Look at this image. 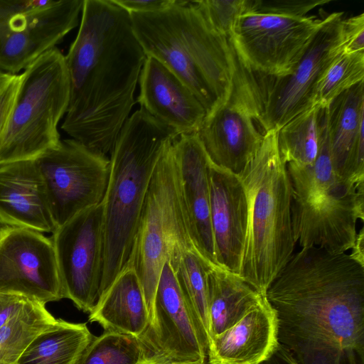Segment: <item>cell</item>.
<instances>
[{"label":"cell","instance_id":"cell-1","mask_svg":"<svg viewBox=\"0 0 364 364\" xmlns=\"http://www.w3.org/2000/svg\"><path fill=\"white\" fill-rule=\"evenodd\" d=\"M265 296L299 364H364V265L349 253L301 247Z\"/></svg>","mask_w":364,"mask_h":364},{"label":"cell","instance_id":"cell-2","mask_svg":"<svg viewBox=\"0 0 364 364\" xmlns=\"http://www.w3.org/2000/svg\"><path fill=\"white\" fill-rule=\"evenodd\" d=\"M77 36L65 55L70 95L61 129L107 156L134 105L146 60L130 14L113 0H84Z\"/></svg>","mask_w":364,"mask_h":364},{"label":"cell","instance_id":"cell-3","mask_svg":"<svg viewBox=\"0 0 364 364\" xmlns=\"http://www.w3.org/2000/svg\"><path fill=\"white\" fill-rule=\"evenodd\" d=\"M146 56L173 72L210 115L229 99L237 59L228 38L213 30L193 1L165 9L129 13Z\"/></svg>","mask_w":364,"mask_h":364},{"label":"cell","instance_id":"cell-4","mask_svg":"<svg viewBox=\"0 0 364 364\" xmlns=\"http://www.w3.org/2000/svg\"><path fill=\"white\" fill-rule=\"evenodd\" d=\"M178 136L142 108L129 117L119 134L102 202L105 242L99 299L128 265L154 170Z\"/></svg>","mask_w":364,"mask_h":364},{"label":"cell","instance_id":"cell-5","mask_svg":"<svg viewBox=\"0 0 364 364\" xmlns=\"http://www.w3.org/2000/svg\"><path fill=\"white\" fill-rule=\"evenodd\" d=\"M239 176L246 193L247 227L238 276L265 296L296 245L291 186L277 130L264 133L259 151Z\"/></svg>","mask_w":364,"mask_h":364},{"label":"cell","instance_id":"cell-6","mask_svg":"<svg viewBox=\"0 0 364 364\" xmlns=\"http://www.w3.org/2000/svg\"><path fill=\"white\" fill-rule=\"evenodd\" d=\"M318 140L311 165L287 164L291 186V225L295 243L334 253L353 247L357 222L364 220V186L338 176L332 167L327 107L318 112Z\"/></svg>","mask_w":364,"mask_h":364},{"label":"cell","instance_id":"cell-7","mask_svg":"<svg viewBox=\"0 0 364 364\" xmlns=\"http://www.w3.org/2000/svg\"><path fill=\"white\" fill-rule=\"evenodd\" d=\"M22 74L13 112L0 137V166L35 161L61 141L58 127L70 95L65 55L56 47L50 49Z\"/></svg>","mask_w":364,"mask_h":364},{"label":"cell","instance_id":"cell-8","mask_svg":"<svg viewBox=\"0 0 364 364\" xmlns=\"http://www.w3.org/2000/svg\"><path fill=\"white\" fill-rule=\"evenodd\" d=\"M173 143L161 156L151 176L127 265L134 269L141 283L149 325L164 263L196 248L183 205Z\"/></svg>","mask_w":364,"mask_h":364},{"label":"cell","instance_id":"cell-9","mask_svg":"<svg viewBox=\"0 0 364 364\" xmlns=\"http://www.w3.org/2000/svg\"><path fill=\"white\" fill-rule=\"evenodd\" d=\"M84 0H0V70L18 74L79 22Z\"/></svg>","mask_w":364,"mask_h":364},{"label":"cell","instance_id":"cell-10","mask_svg":"<svg viewBox=\"0 0 364 364\" xmlns=\"http://www.w3.org/2000/svg\"><path fill=\"white\" fill-rule=\"evenodd\" d=\"M322 23L314 16L249 12L235 21L229 40L246 70L282 77L292 72Z\"/></svg>","mask_w":364,"mask_h":364},{"label":"cell","instance_id":"cell-11","mask_svg":"<svg viewBox=\"0 0 364 364\" xmlns=\"http://www.w3.org/2000/svg\"><path fill=\"white\" fill-rule=\"evenodd\" d=\"M35 163L56 228L102 202L109 176L107 156L68 139Z\"/></svg>","mask_w":364,"mask_h":364},{"label":"cell","instance_id":"cell-12","mask_svg":"<svg viewBox=\"0 0 364 364\" xmlns=\"http://www.w3.org/2000/svg\"><path fill=\"white\" fill-rule=\"evenodd\" d=\"M260 100L254 77L237 60L229 99L205 117L196 132L213 165L239 176L254 159L264 134L256 127Z\"/></svg>","mask_w":364,"mask_h":364},{"label":"cell","instance_id":"cell-13","mask_svg":"<svg viewBox=\"0 0 364 364\" xmlns=\"http://www.w3.org/2000/svg\"><path fill=\"white\" fill-rule=\"evenodd\" d=\"M343 12L323 18L303 56L287 75L274 77L264 97L261 96L257 123L264 134L278 130L295 116L314 105L323 75L343 52Z\"/></svg>","mask_w":364,"mask_h":364},{"label":"cell","instance_id":"cell-14","mask_svg":"<svg viewBox=\"0 0 364 364\" xmlns=\"http://www.w3.org/2000/svg\"><path fill=\"white\" fill-rule=\"evenodd\" d=\"M50 239L63 299L90 313L100 297L103 271L102 203L80 212L55 228Z\"/></svg>","mask_w":364,"mask_h":364},{"label":"cell","instance_id":"cell-15","mask_svg":"<svg viewBox=\"0 0 364 364\" xmlns=\"http://www.w3.org/2000/svg\"><path fill=\"white\" fill-rule=\"evenodd\" d=\"M0 293L45 305L63 299L50 238L31 229L0 227Z\"/></svg>","mask_w":364,"mask_h":364},{"label":"cell","instance_id":"cell-16","mask_svg":"<svg viewBox=\"0 0 364 364\" xmlns=\"http://www.w3.org/2000/svg\"><path fill=\"white\" fill-rule=\"evenodd\" d=\"M150 357L185 364H205L203 344L173 271L164 263L156 289L151 323L139 338Z\"/></svg>","mask_w":364,"mask_h":364},{"label":"cell","instance_id":"cell-17","mask_svg":"<svg viewBox=\"0 0 364 364\" xmlns=\"http://www.w3.org/2000/svg\"><path fill=\"white\" fill-rule=\"evenodd\" d=\"M173 149L192 242L208 262L218 267L210 220V161L196 132L179 135Z\"/></svg>","mask_w":364,"mask_h":364},{"label":"cell","instance_id":"cell-18","mask_svg":"<svg viewBox=\"0 0 364 364\" xmlns=\"http://www.w3.org/2000/svg\"><path fill=\"white\" fill-rule=\"evenodd\" d=\"M210 220L219 267L237 274L247 227V202L239 176L210 163Z\"/></svg>","mask_w":364,"mask_h":364},{"label":"cell","instance_id":"cell-19","mask_svg":"<svg viewBox=\"0 0 364 364\" xmlns=\"http://www.w3.org/2000/svg\"><path fill=\"white\" fill-rule=\"evenodd\" d=\"M139 82L140 108L178 135L198 132L206 117L204 107L188 86L164 64L146 56Z\"/></svg>","mask_w":364,"mask_h":364},{"label":"cell","instance_id":"cell-20","mask_svg":"<svg viewBox=\"0 0 364 364\" xmlns=\"http://www.w3.org/2000/svg\"><path fill=\"white\" fill-rule=\"evenodd\" d=\"M364 80L327 106V129L333 169L340 178L364 186Z\"/></svg>","mask_w":364,"mask_h":364},{"label":"cell","instance_id":"cell-21","mask_svg":"<svg viewBox=\"0 0 364 364\" xmlns=\"http://www.w3.org/2000/svg\"><path fill=\"white\" fill-rule=\"evenodd\" d=\"M0 223L40 232L55 230L35 161L0 166Z\"/></svg>","mask_w":364,"mask_h":364},{"label":"cell","instance_id":"cell-22","mask_svg":"<svg viewBox=\"0 0 364 364\" xmlns=\"http://www.w3.org/2000/svg\"><path fill=\"white\" fill-rule=\"evenodd\" d=\"M275 310L266 296L240 320L209 341L208 364H258L279 345Z\"/></svg>","mask_w":364,"mask_h":364},{"label":"cell","instance_id":"cell-23","mask_svg":"<svg viewBox=\"0 0 364 364\" xmlns=\"http://www.w3.org/2000/svg\"><path fill=\"white\" fill-rule=\"evenodd\" d=\"M89 321L105 331L139 338L146 331L149 316L139 279L131 267L116 277L89 315Z\"/></svg>","mask_w":364,"mask_h":364},{"label":"cell","instance_id":"cell-24","mask_svg":"<svg viewBox=\"0 0 364 364\" xmlns=\"http://www.w3.org/2000/svg\"><path fill=\"white\" fill-rule=\"evenodd\" d=\"M207 292L209 341L236 323L264 297L237 274L219 267L208 274Z\"/></svg>","mask_w":364,"mask_h":364},{"label":"cell","instance_id":"cell-25","mask_svg":"<svg viewBox=\"0 0 364 364\" xmlns=\"http://www.w3.org/2000/svg\"><path fill=\"white\" fill-rule=\"evenodd\" d=\"M94 336L85 323L56 319L32 341L15 364H75Z\"/></svg>","mask_w":364,"mask_h":364},{"label":"cell","instance_id":"cell-26","mask_svg":"<svg viewBox=\"0 0 364 364\" xmlns=\"http://www.w3.org/2000/svg\"><path fill=\"white\" fill-rule=\"evenodd\" d=\"M180 291L200 338L208 349L210 339L207 277L216 267L196 248L187 250L170 262Z\"/></svg>","mask_w":364,"mask_h":364},{"label":"cell","instance_id":"cell-27","mask_svg":"<svg viewBox=\"0 0 364 364\" xmlns=\"http://www.w3.org/2000/svg\"><path fill=\"white\" fill-rule=\"evenodd\" d=\"M55 321L45 304L28 299L0 327V364H15L32 341Z\"/></svg>","mask_w":364,"mask_h":364},{"label":"cell","instance_id":"cell-28","mask_svg":"<svg viewBox=\"0 0 364 364\" xmlns=\"http://www.w3.org/2000/svg\"><path fill=\"white\" fill-rule=\"evenodd\" d=\"M320 108L318 105H314L293 117L277 130L279 151L286 164H314L318 151Z\"/></svg>","mask_w":364,"mask_h":364},{"label":"cell","instance_id":"cell-29","mask_svg":"<svg viewBox=\"0 0 364 364\" xmlns=\"http://www.w3.org/2000/svg\"><path fill=\"white\" fill-rule=\"evenodd\" d=\"M150 358L139 338L105 331L94 336L75 364H143Z\"/></svg>","mask_w":364,"mask_h":364},{"label":"cell","instance_id":"cell-30","mask_svg":"<svg viewBox=\"0 0 364 364\" xmlns=\"http://www.w3.org/2000/svg\"><path fill=\"white\" fill-rule=\"evenodd\" d=\"M364 80V52H343L319 82L314 105L326 107L342 92Z\"/></svg>","mask_w":364,"mask_h":364},{"label":"cell","instance_id":"cell-31","mask_svg":"<svg viewBox=\"0 0 364 364\" xmlns=\"http://www.w3.org/2000/svg\"><path fill=\"white\" fill-rule=\"evenodd\" d=\"M211 28L229 38L235 21L253 11V0L193 1Z\"/></svg>","mask_w":364,"mask_h":364},{"label":"cell","instance_id":"cell-32","mask_svg":"<svg viewBox=\"0 0 364 364\" xmlns=\"http://www.w3.org/2000/svg\"><path fill=\"white\" fill-rule=\"evenodd\" d=\"M330 1V0H253V11L302 17L306 16V14L315 7Z\"/></svg>","mask_w":364,"mask_h":364},{"label":"cell","instance_id":"cell-33","mask_svg":"<svg viewBox=\"0 0 364 364\" xmlns=\"http://www.w3.org/2000/svg\"><path fill=\"white\" fill-rule=\"evenodd\" d=\"M23 74L5 73L0 80V137L13 112Z\"/></svg>","mask_w":364,"mask_h":364},{"label":"cell","instance_id":"cell-34","mask_svg":"<svg viewBox=\"0 0 364 364\" xmlns=\"http://www.w3.org/2000/svg\"><path fill=\"white\" fill-rule=\"evenodd\" d=\"M343 52H364V14L342 21Z\"/></svg>","mask_w":364,"mask_h":364},{"label":"cell","instance_id":"cell-35","mask_svg":"<svg viewBox=\"0 0 364 364\" xmlns=\"http://www.w3.org/2000/svg\"><path fill=\"white\" fill-rule=\"evenodd\" d=\"M129 13H149L165 9L174 5L177 0H113Z\"/></svg>","mask_w":364,"mask_h":364},{"label":"cell","instance_id":"cell-36","mask_svg":"<svg viewBox=\"0 0 364 364\" xmlns=\"http://www.w3.org/2000/svg\"><path fill=\"white\" fill-rule=\"evenodd\" d=\"M28 300L21 296L0 293V327L18 312Z\"/></svg>","mask_w":364,"mask_h":364},{"label":"cell","instance_id":"cell-37","mask_svg":"<svg viewBox=\"0 0 364 364\" xmlns=\"http://www.w3.org/2000/svg\"><path fill=\"white\" fill-rule=\"evenodd\" d=\"M258 364H299L291 353L279 343L272 354Z\"/></svg>","mask_w":364,"mask_h":364},{"label":"cell","instance_id":"cell-38","mask_svg":"<svg viewBox=\"0 0 364 364\" xmlns=\"http://www.w3.org/2000/svg\"><path fill=\"white\" fill-rule=\"evenodd\" d=\"M349 253L351 257L364 265V230L362 228L357 233L355 243Z\"/></svg>","mask_w":364,"mask_h":364},{"label":"cell","instance_id":"cell-39","mask_svg":"<svg viewBox=\"0 0 364 364\" xmlns=\"http://www.w3.org/2000/svg\"><path fill=\"white\" fill-rule=\"evenodd\" d=\"M143 364H185L171 362L157 357H151Z\"/></svg>","mask_w":364,"mask_h":364},{"label":"cell","instance_id":"cell-40","mask_svg":"<svg viewBox=\"0 0 364 364\" xmlns=\"http://www.w3.org/2000/svg\"><path fill=\"white\" fill-rule=\"evenodd\" d=\"M6 73H4L2 71L0 70V80L2 78V77L4 76V75Z\"/></svg>","mask_w":364,"mask_h":364}]
</instances>
